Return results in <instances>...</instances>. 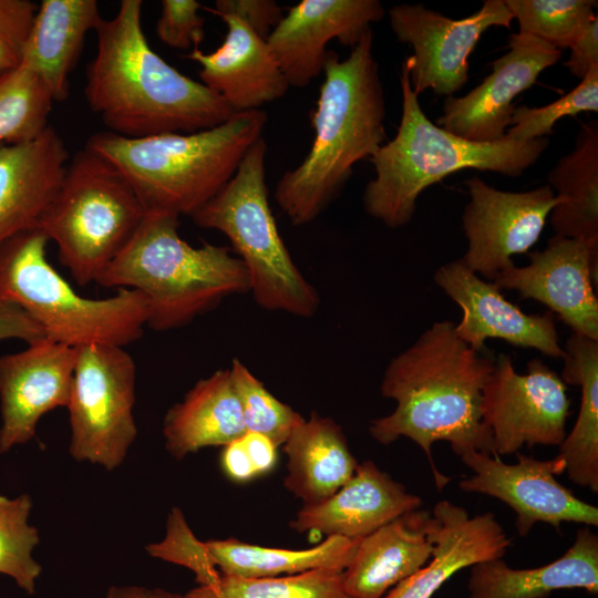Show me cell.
Masks as SVG:
<instances>
[{
	"instance_id": "30bf717a",
	"label": "cell",
	"mask_w": 598,
	"mask_h": 598,
	"mask_svg": "<svg viewBox=\"0 0 598 598\" xmlns=\"http://www.w3.org/2000/svg\"><path fill=\"white\" fill-rule=\"evenodd\" d=\"M136 367L123 347L92 343L76 348L68 410L69 452L79 462L107 471L125 460L137 435L133 416Z\"/></svg>"
},
{
	"instance_id": "2e32d148",
	"label": "cell",
	"mask_w": 598,
	"mask_h": 598,
	"mask_svg": "<svg viewBox=\"0 0 598 598\" xmlns=\"http://www.w3.org/2000/svg\"><path fill=\"white\" fill-rule=\"evenodd\" d=\"M561 50L525 33L509 37L508 51L494 60L492 72L463 96H447L436 125L474 142L502 140L514 112V100L532 87L540 73L559 61Z\"/></svg>"
},
{
	"instance_id": "ab89813d",
	"label": "cell",
	"mask_w": 598,
	"mask_h": 598,
	"mask_svg": "<svg viewBox=\"0 0 598 598\" xmlns=\"http://www.w3.org/2000/svg\"><path fill=\"white\" fill-rule=\"evenodd\" d=\"M37 10L29 0H0V74L21 65Z\"/></svg>"
},
{
	"instance_id": "d590c367",
	"label": "cell",
	"mask_w": 598,
	"mask_h": 598,
	"mask_svg": "<svg viewBox=\"0 0 598 598\" xmlns=\"http://www.w3.org/2000/svg\"><path fill=\"white\" fill-rule=\"evenodd\" d=\"M247 432L260 433L277 446L303 422L301 414L274 396L249 369L234 359L229 368Z\"/></svg>"
},
{
	"instance_id": "f6af8a7d",
	"label": "cell",
	"mask_w": 598,
	"mask_h": 598,
	"mask_svg": "<svg viewBox=\"0 0 598 598\" xmlns=\"http://www.w3.org/2000/svg\"><path fill=\"white\" fill-rule=\"evenodd\" d=\"M220 463L226 475L237 482H246L257 473L240 439L224 446Z\"/></svg>"
},
{
	"instance_id": "ac0fdd59",
	"label": "cell",
	"mask_w": 598,
	"mask_h": 598,
	"mask_svg": "<svg viewBox=\"0 0 598 598\" xmlns=\"http://www.w3.org/2000/svg\"><path fill=\"white\" fill-rule=\"evenodd\" d=\"M433 280L462 310L455 331L470 347L483 350L487 339L496 338L536 349L547 357L565 359L551 312L525 313L508 301L493 281L481 278L461 259L440 266Z\"/></svg>"
},
{
	"instance_id": "52a82bcc",
	"label": "cell",
	"mask_w": 598,
	"mask_h": 598,
	"mask_svg": "<svg viewBox=\"0 0 598 598\" xmlns=\"http://www.w3.org/2000/svg\"><path fill=\"white\" fill-rule=\"evenodd\" d=\"M49 239L40 228L0 245V299L21 307L56 342L124 347L137 340L148 319V303L137 290L114 296H80L47 259Z\"/></svg>"
},
{
	"instance_id": "836d02e7",
	"label": "cell",
	"mask_w": 598,
	"mask_h": 598,
	"mask_svg": "<svg viewBox=\"0 0 598 598\" xmlns=\"http://www.w3.org/2000/svg\"><path fill=\"white\" fill-rule=\"evenodd\" d=\"M519 32L561 50L570 48L598 18L592 0H504Z\"/></svg>"
},
{
	"instance_id": "4316f807",
	"label": "cell",
	"mask_w": 598,
	"mask_h": 598,
	"mask_svg": "<svg viewBox=\"0 0 598 598\" xmlns=\"http://www.w3.org/2000/svg\"><path fill=\"white\" fill-rule=\"evenodd\" d=\"M246 432L229 369L199 380L163 421L166 450L176 460L206 446H225Z\"/></svg>"
},
{
	"instance_id": "3957f363",
	"label": "cell",
	"mask_w": 598,
	"mask_h": 598,
	"mask_svg": "<svg viewBox=\"0 0 598 598\" xmlns=\"http://www.w3.org/2000/svg\"><path fill=\"white\" fill-rule=\"evenodd\" d=\"M311 115L315 137L305 159L278 181L275 199L295 226L315 220L341 193L353 166L385 141V100L369 30L349 55L329 51Z\"/></svg>"
},
{
	"instance_id": "f1b7e54d",
	"label": "cell",
	"mask_w": 598,
	"mask_h": 598,
	"mask_svg": "<svg viewBox=\"0 0 598 598\" xmlns=\"http://www.w3.org/2000/svg\"><path fill=\"white\" fill-rule=\"evenodd\" d=\"M559 203L549 220L555 235L598 244V123H582L574 150L548 172Z\"/></svg>"
},
{
	"instance_id": "f35d334b",
	"label": "cell",
	"mask_w": 598,
	"mask_h": 598,
	"mask_svg": "<svg viewBox=\"0 0 598 598\" xmlns=\"http://www.w3.org/2000/svg\"><path fill=\"white\" fill-rule=\"evenodd\" d=\"M161 7L158 39L174 49H198L205 38V19L198 13L203 6L196 0H163Z\"/></svg>"
},
{
	"instance_id": "7bdbcfd3",
	"label": "cell",
	"mask_w": 598,
	"mask_h": 598,
	"mask_svg": "<svg viewBox=\"0 0 598 598\" xmlns=\"http://www.w3.org/2000/svg\"><path fill=\"white\" fill-rule=\"evenodd\" d=\"M569 49L564 64L571 75L582 80L592 65H598V18Z\"/></svg>"
},
{
	"instance_id": "44dd1931",
	"label": "cell",
	"mask_w": 598,
	"mask_h": 598,
	"mask_svg": "<svg viewBox=\"0 0 598 598\" xmlns=\"http://www.w3.org/2000/svg\"><path fill=\"white\" fill-rule=\"evenodd\" d=\"M68 163V148L50 125L30 140L0 142V245L39 228Z\"/></svg>"
},
{
	"instance_id": "8992f818",
	"label": "cell",
	"mask_w": 598,
	"mask_h": 598,
	"mask_svg": "<svg viewBox=\"0 0 598 598\" xmlns=\"http://www.w3.org/2000/svg\"><path fill=\"white\" fill-rule=\"evenodd\" d=\"M178 217L146 213L96 281L142 292L148 303L146 326L157 331L183 327L226 297L249 292L247 270L230 248L192 246L178 234Z\"/></svg>"
},
{
	"instance_id": "d6986e66",
	"label": "cell",
	"mask_w": 598,
	"mask_h": 598,
	"mask_svg": "<svg viewBox=\"0 0 598 598\" xmlns=\"http://www.w3.org/2000/svg\"><path fill=\"white\" fill-rule=\"evenodd\" d=\"M384 13L378 0H302L283 14L267 43L289 86L303 87L322 73L331 40L353 48Z\"/></svg>"
},
{
	"instance_id": "7402d4cb",
	"label": "cell",
	"mask_w": 598,
	"mask_h": 598,
	"mask_svg": "<svg viewBox=\"0 0 598 598\" xmlns=\"http://www.w3.org/2000/svg\"><path fill=\"white\" fill-rule=\"evenodd\" d=\"M215 16L227 27L221 45L210 53L194 49L185 55L200 65L202 83L235 112L260 110L282 97L289 84L267 40L233 14Z\"/></svg>"
},
{
	"instance_id": "8d00e7d4",
	"label": "cell",
	"mask_w": 598,
	"mask_h": 598,
	"mask_svg": "<svg viewBox=\"0 0 598 598\" xmlns=\"http://www.w3.org/2000/svg\"><path fill=\"white\" fill-rule=\"evenodd\" d=\"M584 112H598V65H592L579 84L558 100L540 107H515L505 136L514 141L544 138L553 133L558 120Z\"/></svg>"
},
{
	"instance_id": "9a60e30c",
	"label": "cell",
	"mask_w": 598,
	"mask_h": 598,
	"mask_svg": "<svg viewBox=\"0 0 598 598\" xmlns=\"http://www.w3.org/2000/svg\"><path fill=\"white\" fill-rule=\"evenodd\" d=\"M528 259L505 267L494 285L545 305L573 333L598 341V244L554 235Z\"/></svg>"
},
{
	"instance_id": "6da1fadb",
	"label": "cell",
	"mask_w": 598,
	"mask_h": 598,
	"mask_svg": "<svg viewBox=\"0 0 598 598\" xmlns=\"http://www.w3.org/2000/svg\"><path fill=\"white\" fill-rule=\"evenodd\" d=\"M494 361L465 343L454 322H433L385 368L380 392L396 405L371 422L370 435L380 444L412 440L429 457L437 486H444L448 478L435 468L434 443L447 442L458 456L470 452L493 455L482 399Z\"/></svg>"
},
{
	"instance_id": "603a6c76",
	"label": "cell",
	"mask_w": 598,
	"mask_h": 598,
	"mask_svg": "<svg viewBox=\"0 0 598 598\" xmlns=\"http://www.w3.org/2000/svg\"><path fill=\"white\" fill-rule=\"evenodd\" d=\"M421 505L417 495L368 460L331 496L303 505L289 525L299 533L361 539Z\"/></svg>"
},
{
	"instance_id": "83f0119b",
	"label": "cell",
	"mask_w": 598,
	"mask_h": 598,
	"mask_svg": "<svg viewBox=\"0 0 598 598\" xmlns=\"http://www.w3.org/2000/svg\"><path fill=\"white\" fill-rule=\"evenodd\" d=\"M283 451L288 457L283 484L305 505L331 496L359 465L341 426L318 413L295 429L283 443Z\"/></svg>"
},
{
	"instance_id": "ba28073f",
	"label": "cell",
	"mask_w": 598,
	"mask_h": 598,
	"mask_svg": "<svg viewBox=\"0 0 598 598\" xmlns=\"http://www.w3.org/2000/svg\"><path fill=\"white\" fill-rule=\"evenodd\" d=\"M267 144L258 138L234 176L190 217L223 233L243 261L249 292L264 309L309 318L320 306L317 289L292 260L277 228L266 183Z\"/></svg>"
},
{
	"instance_id": "d4e9b609",
	"label": "cell",
	"mask_w": 598,
	"mask_h": 598,
	"mask_svg": "<svg viewBox=\"0 0 598 598\" xmlns=\"http://www.w3.org/2000/svg\"><path fill=\"white\" fill-rule=\"evenodd\" d=\"M560 589L598 594V536L589 526L579 528L568 550L547 565L516 569L496 558L471 566L467 598H548Z\"/></svg>"
},
{
	"instance_id": "277c9868",
	"label": "cell",
	"mask_w": 598,
	"mask_h": 598,
	"mask_svg": "<svg viewBox=\"0 0 598 598\" xmlns=\"http://www.w3.org/2000/svg\"><path fill=\"white\" fill-rule=\"evenodd\" d=\"M266 123L264 111L249 110L194 133L128 138L101 132L85 147L122 173L146 213L192 216L234 176Z\"/></svg>"
},
{
	"instance_id": "1f68e13d",
	"label": "cell",
	"mask_w": 598,
	"mask_h": 598,
	"mask_svg": "<svg viewBox=\"0 0 598 598\" xmlns=\"http://www.w3.org/2000/svg\"><path fill=\"white\" fill-rule=\"evenodd\" d=\"M186 598H348L343 570L319 568L271 578H243L220 574L214 587L198 586Z\"/></svg>"
},
{
	"instance_id": "7a4b0ae2",
	"label": "cell",
	"mask_w": 598,
	"mask_h": 598,
	"mask_svg": "<svg viewBox=\"0 0 598 598\" xmlns=\"http://www.w3.org/2000/svg\"><path fill=\"white\" fill-rule=\"evenodd\" d=\"M141 0H122L95 30L97 50L84 95L109 132L140 138L217 126L235 111L215 92L177 71L150 45Z\"/></svg>"
},
{
	"instance_id": "4fadbf2b",
	"label": "cell",
	"mask_w": 598,
	"mask_h": 598,
	"mask_svg": "<svg viewBox=\"0 0 598 598\" xmlns=\"http://www.w3.org/2000/svg\"><path fill=\"white\" fill-rule=\"evenodd\" d=\"M468 202L462 214L467 248L462 262L487 281L538 240L559 203L548 185L524 192L494 188L482 178L465 181Z\"/></svg>"
},
{
	"instance_id": "4dcf8cb0",
	"label": "cell",
	"mask_w": 598,
	"mask_h": 598,
	"mask_svg": "<svg viewBox=\"0 0 598 598\" xmlns=\"http://www.w3.org/2000/svg\"><path fill=\"white\" fill-rule=\"evenodd\" d=\"M359 539L328 536L318 546L306 549L274 548L235 538L205 542L210 558L223 575L243 578H271L319 568L344 570Z\"/></svg>"
},
{
	"instance_id": "f546056e",
	"label": "cell",
	"mask_w": 598,
	"mask_h": 598,
	"mask_svg": "<svg viewBox=\"0 0 598 598\" xmlns=\"http://www.w3.org/2000/svg\"><path fill=\"white\" fill-rule=\"evenodd\" d=\"M566 357L561 379L580 386L576 423L555 456L570 481L598 492V341L573 333L563 347Z\"/></svg>"
},
{
	"instance_id": "e0dca14e",
	"label": "cell",
	"mask_w": 598,
	"mask_h": 598,
	"mask_svg": "<svg viewBox=\"0 0 598 598\" xmlns=\"http://www.w3.org/2000/svg\"><path fill=\"white\" fill-rule=\"evenodd\" d=\"M76 348L42 338L0 357V453L29 442L48 412L66 408Z\"/></svg>"
},
{
	"instance_id": "b9f144b4",
	"label": "cell",
	"mask_w": 598,
	"mask_h": 598,
	"mask_svg": "<svg viewBox=\"0 0 598 598\" xmlns=\"http://www.w3.org/2000/svg\"><path fill=\"white\" fill-rule=\"evenodd\" d=\"M42 338V328L21 307L0 299V341L21 339L31 343Z\"/></svg>"
},
{
	"instance_id": "484cf974",
	"label": "cell",
	"mask_w": 598,
	"mask_h": 598,
	"mask_svg": "<svg viewBox=\"0 0 598 598\" xmlns=\"http://www.w3.org/2000/svg\"><path fill=\"white\" fill-rule=\"evenodd\" d=\"M102 20L96 0H42L38 6L21 64L40 78L54 102L68 99L85 37Z\"/></svg>"
},
{
	"instance_id": "5bb4252c",
	"label": "cell",
	"mask_w": 598,
	"mask_h": 598,
	"mask_svg": "<svg viewBox=\"0 0 598 598\" xmlns=\"http://www.w3.org/2000/svg\"><path fill=\"white\" fill-rule=\"evenodd\" d=\"M473 474L458 486L467 493L495 497L516 513L515 526L526 536L537 523L560 529L563 523L598 525V508L578 498L556 480L564 473L556 457L537 460L518 453L515 464H507L485 452H470L461 456Z\"/></svg>"
},
{
	"instance_id": "e575fe53",
	"label": "cell",
	"mask_w": 598,
	"mask_h": 598,
	"mask_svg": "<svg viewBox=\"0 0 598 598\" xmlns=\"http://www.w3.org/2000/svg\"><path fill=\"white\" fill-rule=\"evenodd\" d=\"M29 494L10 498L0 494V574L13 578L28 594L35 590L42 571L32 551L39 544V530L29 524L32 509Z\"/></svg>"
},
{
	"instance_id": "9c48e42d",
	"label": "cell",
	"mask_w": 598,
	"mask_h": 598,
	"mask_svg": "<svg viewBox=\"0 0 598 598\" xmlns=\"http://www.w3.org/2000/svg\"><path fill=\"white\" fill-rule=\"evenodd\" d=\"M145 215L122 173L84 146L68 163L38 227L55 243L60 262L73 279L85 286L97 281Z\"/></svg>"
},
{
	"instance_id": "74e56055",
	"label": "cell",
	"mask_w": 598,
	"mask_h": 598,
	"mask_svg": "<svg viewBox=\"0 0 598 598\" xmlns=\"http://www.w3.org/2000/svg\"><path fill=\"white\" fill-rule=\"evenodd\" d=\"M146 551L155 557L190 569L199 586L214 587L220 578L207 550L205 542L194 535L183 512L174 507L168 516L166 535L159 543L146 546Z\"/></svg>"
},
{
	"instance_id": "60d3db41",
	"label": "cell",
	"mask_w": 598,
	"mask_h": 598,
	"mask_svg": "<svg viewBox=\"0 0 598 598\" xmlns=\"http://www.w3.org/2000/svg\"><path fill=\"white\" fill-rule=\"evenodd\" d=\"M205 9L213 14L227 13L239 18L265 40L283 17L282 8L274 0H217L214 8Z\"/></svg>"
},
{
	"instance_id": "7c38bea8",
	"label": "cell",
	"mask_w": 598,
	"mask_h": 598,
	"mask_svg": "<svg viewBox=\"0 0 598 598\" xmlns=\"http://www.w3.org/2000/svg\"><path fill=\"white\" fill-rule=\"evenodd\" d=\"M390 27L413 54L403 62L413 92L454 96L468 80L470 55L492 27L509 29L513 16L504 0H485L464 19H451L425 6L402 3L389 10Z\"/></svg>"
},
{
	"instance_id": "cb8c5ba5",
	"label": "cell",
	"mask_w": 598,
	"mask_h": 598,
	"mask_svg": "<svg viewBox=\"0 0 598 598\" xmlns=\"http://www.w3.org/2000/svg\"><path fill=\"white\" fill-rule=\"evenodd\" d=\"M429 511L415 509L359 539L343 587L348 598H383L431 558Z\"/></svg>"
},
{
	"instance_id": "5b68a950",
	"label": "cell",
	"mask_w": 598,
	"mask_h": 598,
	"mask_svg": "<svg viewBox=\"0 0 598 598\" xmlns=\"http://www.w3.org/2000/svg\"><path fill=\"white\" fill-rule=\"evenodd\" d=\"M400 86L402 115L396 134L370 157L375 177L368 182L362 197L364 210L390 228L409 224L421 193L446 176L473 168L516 177L548 147L547 137L474 142L454 135L423 112L404 63Z\"/></svg>"
},
{
	"instance_id": "8fae6325",
	"label": "cell",
	"mask_w": 598,
	"mask_h": 598,
	"mask_svg": "<svg viewBox=\"0 0 598 598\" xmlns=\"http://www.w3.org/2000/svg\"><path fill=\"white\" fill-rule=\"evenodd\" d=\"M569 413L566 383L542 360H530L520 374L509 355L495 358L482 399L493 456L518 453L524 445L559 446Z\"/></svg>"
},
{
	"instance_id": "ee69618b",
	"label": "cell",
	"mask_w": 598,
	"mask_h": 598,
	"mask_svg": "<svg viewBox=\"0 0 598 598\" xmlns=\"http://www.w3.org/2000/svg\"><path fill=\"white\" fill-rule=\"evenodd\" d=\"M257 475L271 471L277 462V445L267 436L246 432L240 437Z\"/></svg>"
},
{
	"instance_id": "bcb514c9",
	"label": "cell",
	"mask_w": 598,
	"mask_h": 598,
	"mask_svg": "<svg viewBox=\"0 0 598 598\" xmlns=\"http://www.w3.org/2000/svg\"><path fill=\"white\" fill-rule=\"evenodd\" d=\"M106 598H186V596L169 592L159 588L113 586L109 589Z\"/></svg>"
},
{
	"instance_id": "ffe728a7",
	"label": "cell",
	"mask_w": 598,
	"mask_h": 598,
	"mask_svg": "<svg viewBox=\"0 0 598 598\" xmlns=\"http://www.w3.org/2000/svg\"><path fill=\"white\" fill-rule=\"evenodd\" d=\"M430 560L389 590L383 598H432L461 569L503 558L511 538L493 513L471 517L466 509L443 499L427 522Z\"/></svg>"
},
{
	"instance_id": "d6a6232c",
	"label": "cell",
	"mask_w": 598,
	"mask_h": 598,
	"mask_svg": "<svg viewBox=\"0 0 598 598\" xmlns=\"http://www.w3.org/2000/svg\"><path fill=\"white\" fill-rule=\"evenodd\" d=\"M53 99L25 65L0 74V142H21L48 125Z\"/></svg>"
}]
</instances>
